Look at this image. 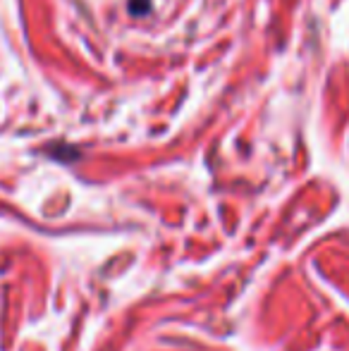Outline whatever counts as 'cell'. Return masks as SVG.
Masks as SVG:
<instances>
[{"mask_svg":"<svg viewBox=\"0 0 349 351\" xmlns=\"http://www.w3.org/2000/svg\"><path fill=\"white\" fill-rule=\"evenodd\" d=\"M151 10V0H130L132 14H146Z\"/></svg>","mask_w":349,"mask_h":351,"instance_id":"6da1fadb","label":"cell"}]
</instances>
